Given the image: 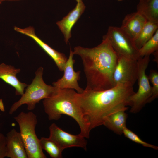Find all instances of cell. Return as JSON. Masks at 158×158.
I'll use <instances>...</instances> for the list:
<instances>
[{
    "instance_id": "cell-3",
    "label": "cell",
    "mask_w": 158,
    "mask_h": 158,
    "mask_svg": "<svg viewBox=\"0 0 158 158\" xmlns=\"http://www.w3.org/2000/svg\"><path fill=\"white\" fill-rule=\"evenodd\" d=\"M77 93L71 89L58 88L51 96L44 99V110L49 120H58L62 114L72 118L80 127L79 134L88 138L90 131L89 124L77 102Z\"/></svg>"
},
{
    "instance_id": "cell-17",
    "label": "cell",
    "mask_w": 158,
    "mask_h": 158,
    "mask_svg": "<svg viewBox=\"0 0 158 158\" xmlns=\"http://www.w3.org/2000/svg\"><path fill=\"white\" fill-rule=\"evenodd\" d=\"M137 10L147 20L158 22V0H140Z\"/></svg>"
},
{
    "instance_id": "cell-22",
    "label": "cell",
    "mask_w": 158,
    "mask_h": 158,
    "mask_svg": "<svg viewBox=\"0 0 158 158\" xmlns=\"http://www.w3.org/2000/svg\"><path fill=\"white\" fill-rule=\"evenodd\" d=\"M126 138L137 143L142 145L143 146L150 148L155 150H158V147L146 142L142 140L137 135L127 128H125L123 133Z\"/></svg>"
},
{
    "instance_id": "cell-16",
    "label": "cell",
    "mask_w": 158,
    "mask_h": 158,
    "mask_svg": "<svg viewBox=\"0 0 158 158\" xmlns=\"http://www.w3.org/2000/svg\"><path fill=\"white\" fill-rule=\"evenodd\" d=\"M128 107L116 111L104 119L103 125L115 133L121 135L126 127L127 114L125 112Z\"/></svg>"
},
{
    "instance_id": "cell-7",
    "label": "cell",
    "mask_w": 158,
    "mask_h": 158,
    "mask_svg": "<svg viewBox=\"0 0 158 158\" xmlns=\"http://www.w3.org/2000/svg\"><path fill=\"white\" fill-rule=\"evenodd\" d=\"M105 35L118 55L137 60L138 59V49L133 41L120 27H109Z\"/></svg>"
},
{
    "instance_id": "cell-25",
    "label": "cell",
    "mask_w": 158,
    "mask_h": 158,
    "mask_svg": "<svg viewBox=\"0 0 158 158\" xmlns=\"http://www.w3.org/2000/svg\"><path fill=\"white\" fill-rule=\"evenodd\" d=\"M19 0H0V3L1 4L3 2H4V1H19Z\"/></svg>"
},
{
    "instance_id": "cell-14",
    "label": "cell",
    "mask_w": 158,
    "mask_h": 158,
    "mask_svg": "<svg viewBox=\"0 0 158 158\" xmlns=\"http://www.w3.org/2000/svg\"><path fill=\"white\" fill-rule=\"evenodd\" d=\"M147 21L143 15L137 11L127 14L120 27L134 42Z\"/></svg>"
},
{
    "instance_id": "cell-9",
    "label": "cell",
    "mask_w": 158,
    "mask_h": 158,
    "mask_svg": "<svg viewBox=\"0 0 158 158\" xmlns=\"http://www.w3.org/2000/svg\"><path fill=\"white\" fill-rule=\"evenodd\" d=\"M49 138L55 142L63 150L73 147H80L86 150L87 141L85 137L79 134L73 135L67 132L52 123L49 127Z\"/></svg>"
},
{
    "instance_id": "cell-26",
    "label": "cell",
    "mask_w": 158,
    "mask_h": 158,
    "mask_svg": "<svg viewBox=\"0 0 158 158\" xmlns=\"http://www.w3.org/2000/svg\"><path fill=\"white\" fill-rule=\"evenodd\" d=\"M77 2H80L83 1L82 0H76Z\"/></svg>"
},
{
    "instance_id": "cell-4",
    "label": "cell",
    "mask_w": 158,
    "mask_h": 158,
    "mask_svg": "<svg viewBox=\"0 0 158 158\" xmlns=\"http://www.w3.org/2000/svg\"><path fill=\"white\" fill-rule=\"evenodd\" d=\"M43 71V68L42 67L37 69L31 83L28 85L20 99L11 107L9 112L10 114H12L24 104L27 105L28 110H33L36 104L42 99L50 97L57 90V87L47 85L44 82L42 78Z\"/></svg>"
},
{
    "instance_id": "cell-2",
    "label": "cell",
    "mask_w": 158,
    "mask_h": 158,
    "mask_svg": "<svg viewBox=\"0 0 158 158\" xmlns=\"http://www.w3.org/2000/svg\"><path fill=\"white\" fill-rule=\"evenodd\" d=\"M73 51L82 61L87 79L85 89L102 90L115 86L113 75L118 56L105 35L97 46L91 48L76 46Z\"/></svg>"
},
{
    "instance_id": "cell-21",
    "label": "cell",
    "mask_w": 158,
    "mask_h": 158,
    "mask_svg": "<svg viewBox=\"0 0 158 158\" xmlns=\"http://www.w3.org/2000/svg\"><path fill=\"white\" fill-rule=\"evenodd\" d=\"M149 80L152 85V95L148 103H149L158 97V72L156 70H151L148 76Z\"/></svg>"
},
{
    "instance_id": "cell-10",
    "label": "cell",
    "mask_w": 158,
    "mask_h": 158,
    "mask_svg": "<svg viewBox=\"0 0 158 158\" xmlns=\"http://www.w3.org/2000/svg\"><path fill=\"white\" fill-rule=\"evenodd\" d=\"M73 51L70 49L69 57L66 62L63 71V77L52 83L53 86L59 89H71L75 90L78 93L83 92L84 90L80 87L78 83L80 78V71H75L73 69L75 60Z\"/></svg>"
},
{
    "instance_id": "cell-19",
    "label": "cell",
    "mask_w": 158,
    "mask_h": 158,
    "mask_svg": "<svg viewBox=\"0 0 158 158\" xmlns=\"http://www.w3.org/2000/svg\"><path fill=\"white\" fill-rule=\"evenodd\" d=\"M40 145L52 158L62 157L63 150L54 141L50 138L42 137L39 139Z\"/></svg>"
},
{
    "instance_id": "cell-13",
    "label": "cell",
    "mask_w": 158,
    "mask_h": 158,
    "mask_svg": "<svg viewBox=\"0 0 158 158\" xmlns=\"http://www.w3.org/2000/svg\"><path fill=\"white\" fill-rule=\"evenodd\" d=\"M6 157L10 158H28L25 145L20 133L14 128L6 137Z\"/></svg>"
},
{
    "instance_id": "cell-15",
    "label": "cell",
    "mask_w": 158,
    "mask_h": 158,
    "mask_svg": "<svg viewBox=\"0 0 158 158\" xmlns=\"http://www.w3.org/2000/svg\"><path fill=\"white\" fill-rule=\"evenodd\" d=\"M20 71V69L16 68L11 65L4 63L0 64V79L15 89L16 95H22L25 88L28 85L17 78L16 74Z\"/></svg>"
},
{
    "instance_id": "cell-6",
    "label": "cell",
    "mask_w": 158,
    "mask_h": 158,
    "mask_svg": "<svg viewBox=\"0 0 158 158\" xmlns=\"http://www.w3.org/2000/svg\"><path fill=\"white\" fill-rule=\"evenodd\" d=\"M150 61V55L140 57L138 59V71L137 80L138 89L130 97V112L135 113L140 111L148 103L152 95L150 86L146 71Z\"/></svg>"
},
{
    "instance_id": "cell-27",
    "label": "cell",
    "mask_w": 158,
    "mask_h": 158,
    "mask_svg": "<svg viewBox=\"0 0 158 158\" xmlns=\"http://www.w3.org/2000/svg\"><path fill=\"white\" fill-rule=\"evenodd\" d=\"M118 0V1H122V0Z\"/></svg>"
},
{
    "instance_id": "cell-20",
    "label": "cell",
    "mask_w": 158,
    "mask_h": 158,
    "mask_svg": "<svg viewBox=\"0 0 158 158\" xmlns=\"http://www.w3.org/2000/svg\"><path fill=\"white\" fill-rule=\"evenodd\" d=\"M158 50V29L152 37L138 50V59L150 55Z\"/></svg>"
},
{
    "instance_id": "cell-1",
    "label": "cell",
    "mask_w": 158,
    "mask_h": 158,
    "mask_svg": "<svg viewBox=\"0 0 158 158\" xmlns=\"http://www.w3.org/2000/svg\"><path fill=\"white\" fill-rule=\"evenodd\" d=\"M133 86L120 84L104 90L85 89L77 93V102L90 131L103 125L105 118L111 113L130 106V98L135 93Z\"/></svg>"
},
{
    "instance_id": "cell-18",
    "label": "cell",
    "mask_w": 158,
    "mask_h": 158,
    "mask_svg": "<svg viewBox=\"0 0 158 158\" xmlns=\"http://www.w3.org/2000/svg\"><path fill=\"white\" fill-rule=\"evenodd\" d=\"M158 28V22L147 21L134 41L138 50L152 37Z\"/></svg>"
},
{
    "instance_id": "cell-28",
    "label": "cell",
    "mask_w": 158,
    "mask_h": 158,
    "mask_svg": "<svg viewBox=\"0 0 158 158\" xmlns=\"http://www.w3.org/2000/svg\"><path fill=\"white\" fill-rule=\"evenodd\" d=\"M0 4H1V3H0Z\"/></svg>"
},
{
    "instance_id": "cell-11",
    "label": "cell",
    "mask_w": 158,
    "mask_h": 158,
    "mask_svg": "<svg viewBox=\"0 0 158 158\" xmlns=\"http://www.w3.org/2000/svg\"><path fill=\"white\" fill-rule=\"evenodd\" d=\"M16 31L26 35L33 39L35 41L54 61L59 70L63 71L67 59L65 55L54 49L45 43L35 34L33 27L29 26L24 29L15 27Z\"/></svg>"
},
{
    "instance_id": "cell-8",
    "label": "cell",
    "mask_w": 158,
    "mask_h": 158,
    "mask_svg": "<svg viewBox=\"0 0 158 158\" xmlns=\"http://www.w3.org/2000/svg\"><path fill=\"white\" fill-rule=\"evenodd\" d=\"M118 56L113 75L115 86L126 84L133 86L137 79L138 60L121 56Z\"/></svg>"
},
{
    "instance_id": "cell-5",
    "label": "cell",
    "mask_w": 158,
    "mask_h": 158,
    "mask_svg": "<svg viewBox=\"0 0 158 158\" xmlns=\"http://www.w3.org/2000/svg\"><path fill=\"white\" fill-rule=\"evenodd\" d=\"M14 118L18 123L28 158H46L35 132L36 115L32 112H21Z\"/></svg>"
},
{
    "instance_id": "cell-23",
    "label": "cell",
    "mask_w": 158,
    "mask_h": 158,
    "mask_svg": "<svg viewBox=\"0 0 158 158\" xmlns=\"http://www.w3.org/2000/svg\"><path fill=\"white\" fill-rule=\"evenodd\" d=\"M6 137L0 133V158L6 157Z\"/></svg>"
},
{
    "instance_id": "cell-12",
    "label": "cell",
    "mask_w": 158,
    "mask_h": 158,
    "mask_svg": "<svg viewBox=\"0 0 158 158\" xmlns=\"http://www.w3.org/2000/svg\"><path fill=\"white\" fill-rule=\"evenodd\" d=\"M85 6L83 1L77 2L75 7L61 20L57 25L63 34L65 42L67 44L71 36V29L84 12Z\"/></svg>"
},
{
    "instance_id": "cell-24",
    "label": "cell",
    "mask_w": 158,
    "mask_h": 158,
    "mask_svg": "<svg viewBox=\"0 0 158 158\" xmlns=\"http://www.w3.org/2000/svg\"><path fill=\"white\" fill-rule=\"evenodd\" d=\"M0 109L2 111H4V105L1 99H0Z\"/></svg>"
},
{
    "instance_id": "cell-29",
    "label": "cell",
    "mask_w": 158,
    "mask_h": 158,
    "mask_svg": "<svg viewBox=\"0 0 158 158\" xmlns=\"http://www.w3.org/2000/svg\"></svg>"
}]
</instances>
